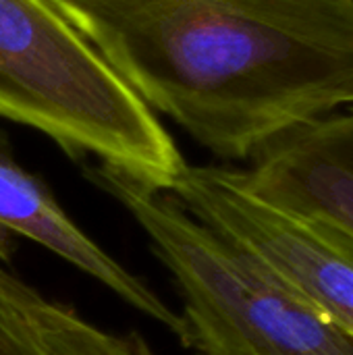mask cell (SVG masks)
Segmentation results:
<instances>
[{
  "label": "cell",
  "instance_id": "1",
  "mask_svg": "<svg viewBox=\"0 0 353 355\" xmlns=\"http://www.w3.org/2000/svg\"><path fill=\"white\" fill-rule=\"evenodd\" d=\"M156 114L223 160L353 104V0H46Z\"/></svg>",
  "mask_w": 353,
  "mask_h": 355
},
{
  "label": "cell",
  "instance_id": "2",
  "mask_svg": "<svg viewBox=\"0 0 353 355\" xmlns=\"http://www.w3.org/2000/svg\"><path fill=\"white\" fill-rule=\"evenodd\" d=\"M0 119L160 191L187 164L160 116L46 0H0Z\"/></svg>",
  "mask_w": 353,
  "mask_h": 355
},
{
  "label": "cell",
  "instance_id": "3",
  "mask_svg": "<svg viewBox=\"0 0 353 355\" xmlns=\"http://www.w3.org/2000/svg\"><path fill=\"white\" fill-rule=\"evenodd\" d=\"M146 233L183 297L187 349L198 355H353V337L283 287L169 191L106 166H85Z\"/></svg>",
  "mask_w": 353,
  "mask_h": 355
},
{
  "label": "cell",
  "instance_id": "4",
  "mask_svg": "<svg viewBox=\"0 0 353 355\" xmlns=\"http://www.w3.org/2000/svg\"><path fill=\"white\" fill-rule=\"evenodd\" d=\"M169 193L283 287L353 337V235L254 183L243 168L185 164Z\"/></svg>",
  "mask_w": 353,
  "mask_h": 355
},
{
  "label": "cell",
  "instance_id": "5",
  "mask_svg": "<svg viewBox=\"0 0 353 355\" xmlns=\"http://www.w3.org/2000/svg\"><path fill=\"white\" fill-rule=\"evenodd\" d=\"M10 233L46 248L89 275L127 306L169 329L181 345L187 347V327L183 318L139 277L129 272L89 239L60 208L48 185L12 158V152L0 135V241L10 243Z\"/></svg>",
  "mask_w": 353,
  "mask_h": 355
},
{
  "label": "cell",
  "instance_id": "6",
  "mask_svg": "<svg viewBox=\"0 0 353 355\" xmlns=\"http://www.w3.org/2000/svg\"><path fill=\"white\" fill-rule=\"evenodd\" d=\"M243 171L254 183L293 198L353 235V164L335 148L331 119L277 139Z\"/></svg>",
  "mask_w": 353,
  "mask_h": 355
},
{
  "label": "cell",
  "instance_id": "7",
  "mask_svg": "<svg viewBox=\"0 0 353 355\" xmlns=\"http://www.w3.org/2000/svg\"><path fill=\"white\" fill-rule=\"evenodd\" d=\"M33 327L50 355H154L137 333L110 335L50 302L37 308Z\"/></svg>",
  "mask_w": 353,
  "mask_h": 355
},
{
  "label": "cell",
  "instance_id": "8",
  "mask_svg": "<svg viewBox=\"0 0 353 355\" xmlns=\"http://www.w3.org/2000/svg\"><path fill=\"white\" fill-rule=\"evenodd\" d=\"M0 355H50L35 327L19 312L0 304Z\"/></svg>",
  "mask_w": 353,
  "mask_h": 355
},
{
  "label": "cell",
  "instance_id": "9",
  "mask_svg": "<svg viewBox=\"0 0 353 355\" xmlns=\"http://www.w3.org/2000/svg\"><path fill=\"white\" fill-rule=\"evenodd\" d=\"M12 243H4L0 241V260L8 262ZM46 300L31 289L29 285H25L21 279H17L15 275H10L2 264H0V304L19 312L23 318H27L33 324V314L37 312V308L44 304Z\"/></svg>",
  "mask_w": 353,
  "mask_h": 355
},
{
  "label": "cell",
  "instance_id": "10",
  "mask_svg": "<svg viewBox=\"0 0 353 355\" xmlns=\"http://www.w3.org/2000/svg\"><path fill=\"white\" fill-rule=\"evenodd\" d=\"M347 121H350V125H352V129H353V104L350 106V116H347Z\"/></svg>",
  "mask_w": 353,
  "mask_h": 355
}]
</instances>
